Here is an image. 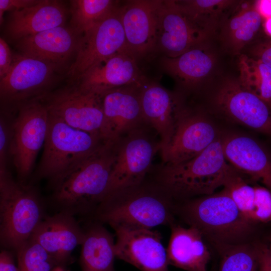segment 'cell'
I'll return each instance as SVG.
<instances>
[{"mask_svg": "<svg viewBox=\"0 0 271 271\" xmlns=\"http://www.w3.org/2000/svg\"><path fill=\"white\" fill-rule=\"evenodd\" d=\"M74 32L57 27L17 40L16 47L21 54L57 65L77 50L79 41Z\"/></svg>", "mask_w": 271, "mask_h": 271, "instance_id": "25", "label": "cell"}, {"mask_svg": "<svg viewBox=\"0 0 271 271\" xmlns=\"http://www.w3.org/2000/svg\"><path fill=\"white\" fill-rule=\"evenodd\" d=\"M161 2L129 1L119 7L127 48L137 58L155 50L158 11Z\"/></svg>", "mask_w": 271, "mask_h": 271, "instance_id": "18", "label": "cell"}, {"mask_svg": "<svg viewBox=\"0 0 271 271\" xmlns=\"http://www.w3.org/2000/svg\"><path fill=\"white\" fill-rule=\"evenodd\" d=\"M217 139L216 129L207 117L182 105L170 141L160 151L162 163L177 164L188 161Z\"/></svg>", "mask_w": 271, "mask_h": 271, "instance_id": "11", "label": "cell"}, {"mask_svg": "<svg viewBox=\"0 0 271 271\" xmlns=\"http://www.w3.org/2000/svg\"><path fill=\"white\" fill-rule=\"evenodd\" d=\"M80 260L83 271H114L116 257L112 234L99 223L84 231Z\"/></svg>", "mask_w": 271, "mask_h": 271, "instance_id": "27", "label": "cell"}, {"mask_svg": "<svg viewBox=\"0 0 271 271\" xmlns=\"http://www.w3.org/2000/svg\"><path fill=\"white\" fill-rule=\"evenodd\" d=\"M51 271H67L63 267V265H56L55 266Z\"/></svg>", "mask_w": 271, "mask_h": 271, "instance_id": "43", "label": "cell"}, {"mask_svg": "<svg viewBox=\"0 0 271 271\" xmlns=\"http://www.w3.org/2000/svg\"><path fill=\"white\" fill-rule=\"evenodd\" d=\"M46 104L50 113L69 126L102 138L104 113L101 96L84 91L76 85L57 92Z\"/></svg>", "mask_w": 271, "mask_h": 271, "instance_id": "14", "label": "cell"}, {"mask_svg": "<svg viewBox=\"0 0 271 271\" xmlns=\"http://www.w3.org/2000/svg\"><path fill=\"white\" fill-rule=\"evenodd\" d=\"M0 271H19L15 262L14 255L8 250H3L0 253Z\"/></svg>", "mask_w": 271, "mask_h": 271, "instance_id": "40", "label": "cell"}, {"mask_svg": "<svg viewBox=\"0 0 271 271\" xmlns=\"http://www.w3.org/2000/svg\"><path fill=\"white\" fill-rule=\"evenodd\" d=\"M142 86H125L107 91L101 96L104 113L101 134L106 142L115 143L146 124L141 103Z\"/></svg>", "mask_w": 271, "mask_h": 271, "instance_id": "15", "label": "cell"}, {"mask_svg": "<svg viewBox=\"0 0 271 271\" xmlns=\"http://www.w3.org/2000/svg\"><path fill=\"white\" fill-rule=\"evenodd\" d=\"M137 58L128 49L119 52L99 62L82 74L76 81L81 89L100 96L121 87L142 85Z\"/></svg>", "mask_w": 271, "mask_h": 271, "instance_id": "16", "label": "cell"}, {"mask_svg": "<svg viewBox=\"0 0 271 271\" xmlns=\"http://www.w3.org/2000/svg\"><path fill=\"white\" fill-rule=\"evenodd\" d=\"M251 57L260 60L271 68V37L264 33L253 44L250 50Z\"/></svg>", "mask_w": 271, "mask_h": 271, "instance_id": "35", "label": "cell"}, {"mask_svg": "<svg viewBox=\"0 0 271 271\" xmlns=\"http://www.w3.org/2000/svg\"><path fill=\"white\" fill-rule=\"evenodd\" d=\"M257 244V271H271V254L269 247L265 244Z\"/></svg>", "mask_w": 271, "mask_h": 271, "instance_id": "39", "label": "cell"}, {"mask_svg": "<svg viewBox=\"0 0 271 271\" xmlns=\"http://www.w3.org/2000/svg\"><path fill=\"white\" fill-rule=\"evenodd\" d=\"M255 197L251 221L254 223L271 222V191L264 186H254Z\"/></svg>", "mask_w": 271, "mask_h": 271, "instance_id": "34", "label": "cell"}, {"mask_svg": "<svg viewBox=\"0 0 271 271\" xmlns=\"http://www.w3.org/2000/svg\"><path fill=\"white\" fill-rule=\"evenodd\" d=\"M217 109L227 118L271 137V110L263 100L247 90L238 80L224 79L213 98Z\"/></svg>", "mask_w": 271, "mask_h": 271, "instance_id": "13", "label": "cell"}, {"mask_svg": "<svg viewBox=\"0 0 271 271\" xmlns=\"http://www.w3.org/2000/svg\"><path fill=\"white\" fill-rule=\"evenodd\" d=\"M66 10L62 3L54 0H40L36 4L11 13L6 32L17 41L28 36L62 26Z\"/></svg>", "mask_w": 271, "mask_h": 271, "instance_id": "23", "label": "cell"}, {"mask_svg": "<svg viewBox=\"0 0 271 271\" xmlns=\"http://www.w3.org/2000/svg\"><path fill=\"white\" fill-rule=\"evenodd\" d=\"M49 118L47 104L33 99L21 106L11 126L10 154L21 182L31 173L37 155L44 145Z\"/></svg>", "mask_w": 271, "mask_h": 271, "instance_id": "8", "label": "cell"}, {"mask_svg": "<svg viewBox=\"0 0 271 271\" xmlns=\"http://www.w3.org/2000/svg\"><path fill=\"white\" fill-rule=\"evenodd\" d=\"M40 0H0V22H3V16L7 11L23 9L38 3Z\"/></svg>", "mask_w": 271, "mask_h": 271, "instance_id": "37", "label": "cell"}, {"mask_svg": "<svg viewBox=\"0 0 271 271\" xmlns=\"http://www.w3.org/2000/svg\"><path fill=\"white\" fill-rule=\"evenodd\" d=\"M16 251L19 271H51L58 265L42 247L31 239Z\"/></svg>", "mask_w": 271, "mask_h": 271, "instance_id": "32", "label": "cell"}, {"mask_svg": "<svg viewBox=\"0 0 271 271\" xmlns=\"http://www.w3.org/2000/svg\"><path fill=\"white\" fill-rule=\"evenodd\" d=\"M225 157L237 171L271 191V153L253 138L232 134L221 139Z\"/></svg>", "mask_w": 271, "mask_h": 271, "instance_id": "20", "label": "cell"}, {"mask_svg": "<svg viewBox=\"0 0 271 271\" xmlns=\"http://www.w3.org/2000/svg\"><path fill=\"white\" fill-rule=\"evenodd\" d=\"M242 2L223 21L218 30L222 46L232 55H240L245 47L255 43L264 32L265 18L258 10L257 1Z\"/></svg>", "mask_w": 271, "mask_h": 271, "instance_id": "21", "label": "cell"}, {"mask_svg": "<svg viewBox=\"0 0 271 271\" xmlns=\"http://www.w3.org/2000/svg\"><path fill=\"white\" fill-rule=\"evenodd\" d=\"M105 143L100 136L74 128L49 112L40 175L55 182Z\"/></svg>", "mask_w": 271, "mask_h": 271, "instance_id": "6", "label": "cell"}, {"mask_svg": "<svg viewBox=\"0 0 271 271\" xmlns=\"http://www.w3.org/2000/svg\"><path fill=\"white\" fill-rule=\"evenodd\" d=\"M238 62L242 86L265 102L271 100V68L245 54L240 55Z\"/></svg>", "mask_w": 271, "mask_h": 271, "instance_id": "29", "label": "cell"}, {"mask_svg": "<svg viewBox=\"0 0 271 271\" xmlns=\"http://www.w3.org/2000/svg\"><path fill=\"white\" fill-rule=\"evenodd\" d=\"M11 127L1 117L0 121V172L7 170V161L10 153Z\"/></svg>", "mask_w": 271, "mask_h": 271, "instance_id": "36", "label": "cell"}, {"mask_svg": "<svg viewBox=\"0 0 271 271\" xmlns=\"http://www.w3.org/2000/svg\"><path fill=\"white\" fill-rule=\"evenodd\" d=\"M43 216L42 206L34 190L16 181L8 170L0 172L1 244L16 251L30 239Z\"/></svg>", "mask_w": 271, "mask_h": 271, "instance_id": "5", "label": "cell"}, {"mask_svg": "<svg viewBox=\"0 0 271 271\" xmlns=\"http://www.w3.org/2000/svg\"><path fill=\"white\" fill-rule=\"evenodd\" d=\"M175 214L197 229L218 251L250 242L255 223L246 219L223 189L176 204Z\"/></svg>", "mask_w": 271, "mask_h": 271, "instance_id": "2", "label": "cell"}, {"mask_svg": "<svg viewBox=\"0 0 271 271\" xmlns=\"http://www.w3.org/2000/svg\"><path fill=\"white\" fill-rule=\"evenodd\" d=\"M141 103L145 122L157 133L161 150L170 141L182 104L179 98L154 83L142 85Z\"/></svg>", "mask_w": 271, "mask_h": 271, "instance_id": "22", "label": "cell"}, {"mask_svg": "<svg viewBox=\"0 0 271 271\" xmlns=\"http://www.w3.org/2000/svg\"><path fill=\"white\" fill-rule=\"evenodd\" d=\"M116 257L141 271H169L167 249L161 233L143 227L116 225Z\"/></svg>", "mask_w": 271, "mask_h": 271, "instance_id": "12", "label": "cell"}, {"mask_svg": "<svg viewBox=\"0 0 271 271\" xmlns=\"http://www.w3.org/2000/svg\"><path fill=\"white\" fill-rule=\"evenodd\" d=\"M212 36L194 22L177 1H161L158 11L155 50L177 57L208 43Z\"/></svg>", "mask_w": 271, "mask_h": 271, "instance_id": "9", "label": "cell"}, {"mask_svg": "<svg viewBox=\"0 0 271 271\" xmlns=\"http://www.w3.org/2000/svg\"><path fill=\"white\" fill-rule=\"evenodd\" d=\"M73 216L61 211L43 218L30 239L42 247L57 265L68 261L72 251L83 241L84 231Z\"/></svg>", "mask_w": 271, "mask_h": 271, "instance_id": "19", "label": "cell"}, {"mask_svg": "<svg viewBox=\"0 0 271 271\" xmlns=\"http://www.w3.org/2000/svg\"><path fill=\"white\" fill-rule=\"evenodd\" d=\"M224 155L222 140L217 139L196 157L177 164L162 163L153 179L175 200L211 195L224 187L236 173Z\"/></svg>", "mask_w": 271, "mask_h": 271, "instance_id": "3", "label": "cell"}, {"mask_svg": "<svg viewBox=\"0 0 271 271\" xmlns=\"http://www.w3.org/2000/svg\"><path fill=\"white\" fill-rule=\"evenodd\" d=\"M175 200L153 179L115 191L96 208V217L110 226L122 225L148 229L174 223Z\"/></svg>", "mask_w": 271, "mask_h": 271, "instance_id": "1", "label": "cell"}, {"mask_svg": "<svg viewBox=\"0 0 271 271\" xmlns=\"http://www.w3.org/2000/svg\"><path fill=\"white\" fill-rule=\"evenodd\" d=\"M160 149L157 133L146 124L117 141L115 160L104 198L115 191L143 182Z\"/></svg>", "mask_w": 271, "mask_h": 271, "instance_id": "7", "label": "cell"}, {"mask_svg": "<svg viewBox=\"0 0 271 271\" xmlns=\"http://www.w3.org/2000/svg\"><path fill=\"white\" fill-rule=\"evenodd\" d=\"M56 65L21 54L13 56L8 72L0 79L1 98L20 101L38 93L50 82Z\"/></svg>", "mask_w": 271, "mask_h": 271, "instance_id": "17", "label": "cell"}, {"mask_svg": "<svg viewBox=\"0 0 271 271\" xmlns=\"http://www.w3.org/2000/svg\"><path fill=\"white\" fill-rule=\"evenodd\" d=\"M221 256L219 271H257L256 243L251 242L226 246L217 251Z\"/></svg>", "mask_w": 271, "mask_h": 271, "instance_id": "31", "label": "cell"}, {"mask_svg": "<svg viewBox=\"0 0 271 271\" xmlns=\"http://www.w3.org/2000/svg\"><path fill=\"white\" fill-rule=\"evenodd\" d=\"M223 189L230 197L241 214L252 222L255 197L254 186L248 184L237 173L227 182Z\"/></svg>", "mask_w": 271, "mask_h": 271, "instance_id": "33", "label": "cell"}, {"mask_svg": "<svg viewBox=\"0 0 271 271\" xmlns=\"http://www.w3.org/2000/svg\"><path fill=\"white\" fill-rule=\"evenodd\" d=\"M267 103V104L268 105V107H269V108L271 110V100H270L269 101H268V102H266Z\"/></svg>", "mask_w": 271, "mask_h": 271, "instance_id": "44", "label": "cell"}, {"mask_svg": "<svg viewBox=\"0 0 271 271\" xmlns=\"http://www.w3.org/2000/svg\"><path fill=\"white\" fill-rule=\"evenodd\" d=\"M13 59V56L7 42L0 39V78H2L8 72Z\"/></svg>", "mask_w": 271, "mask_h": 271, "instance_id": "38", "label": "cell"}, {"mask_svg": "<svg viewBox=\"0 0 271 271\" xmlns=\"http://www.w3.org/2000/svg\"><path fill=\"white\" fill-rule=\"evenodd\" d=\"M263 30L265 35L271 37V17L265 19L263 24Z\"/></svg>", "mask_w": 271, "mask_h": 271, "instance_id": "42", "label": "cell"}, {"mask_svg": "<svg viewBox=\"0 0 271 271\" xmlns=\"http://www.w3.org/2000/svg\"><path fill=\"white\" fill-rule=\"evenodd\" d=\"M216 62L215 54L206 43L175 58L164 56L162 64L183 87L192 89L208 77L214 69Z\"/></svg>", "mask_w": 271, "mask_h": 271, "instance_id": "26", "label": "cell"}, {"mask_svg": "<svg viewBox=\"0 0 271 271\" xmlns=\"http://www.w3.org/2000/svg\"><path fill=\"white\" fill-rule=\"evenodd\" d=\"M269 249L270 253V254H271V241H270V246L269 247Z\"/></svg>", "mask_w": 271, "mask_h": 271, "instance_id": "45", "label": "cell"}, {"mask_svg": "<svg viewBox=\"0 0 271 271\" xmlns=\"http://www.w3.org/2000/svg\"><path fill=\"white\" fill-rule=\"evenodd\" d=\"M258 10L265 19L271 17V1H257Z\"/></svg>", "mask_w": 271, "mask_h": 271, "instance_id": "41", "label": "cell"}, {"mask_svg": "<svg viewBox=\"0 0 271 271\" xmlns=\"http://www.w3.org/2000/svg\"><path fill=\"white\" fill-rule=\"evenodd\" d=\"M70 3L73 30L82 35L119 7L118 1L111 0H74Z\"/></svg>", "mask_w": 271, "mask_h": 271, "instance_id": "30", "label": "cell"}, {"mask_svg": "<svg viewBox=\"0 0 271 271\" xmlns=\"http://www.w3.org/2000/svg\"><path fill=\"white\" fill-rule=\"evenodd\" d=\"M177 2L194 22L213 36L240 1L187 0Z\"/></svg>", "mask_w": 271, "mask_h": 271, "instance_id": "28", "label": "cell"}, {"mask_svg": "<svg viewBox=\"0 0 271 271\" xmlns=\"http://www.w3.org/2000/svg\"><path fill=\"white\" fill-rule=\"evenodd\" d=\"M167 249L169 264L187 271H207L211 254L205 239L195 228L173 223Z\"/></svg>", "mask_w": 271, "mask_h": 271, "instance_id": "24", "label": "cell"}, {"mask_svg": "<svg viewBox=\"0 0 271 271\" xmlns=\"http://www.w3.org/2000/svg\"><path fill=\"white\" fill-rule=\"evenodd\" d=\"M119 7L79 40L76 59L68 71L74 80L99 62L128 49Z\"/></svg>", "mask_w": 271, "mask_h": 271, "instance_id": "10", "label": "cell"}, {"mask_svg": "<svg viewBox=\"0 0 271 271\" xmlns=\"http://www.w3.org/2000/svg\"><path fill=\"white\" fill-rule=\"evenodd\" d=\"M116 143H105L55 182L54 200L61 211L74 215L101 202L108 186Z\"/></svg>", "mask_w": 271, "mask_h": 271, "instance_id": "4", "label": "cell"}]
</instances>
